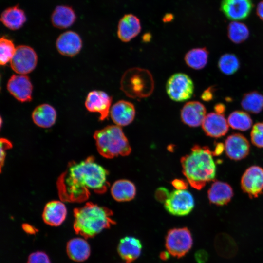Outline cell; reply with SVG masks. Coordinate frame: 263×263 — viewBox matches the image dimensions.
<instances>
[{"instance_id":"cell-12","label":"cell","mask_w":263,"mask_h":263,"mask_svg":"<svg viewBox=\"0 0 263 263\" xmlns=\"http://www.w3.org/2000/svg\"><path fill=\"white\" fill-rule=\"evenodd\" d=\"M33 88L30 78L25 75H13L7 84L10 94L21 102L32 100Z\"/></svg>"},{"instance_id":"cell-31","label":"cell","mask_w":263,"mask_h":263,"mask_svg":"<svg viewBox=\"0 0 263 263\" xmlns=\"http://www.w3.org/2000/svg\"><path fill=\"white\" fill-rule=\"evenodd\" d=\"M227 36L229 39L235 44L245 41L249 36L247 26L242 22L233 21L227 27Z\"/></svg>"},{"instance_id":"cell-34","label":"cell","mask_w":263,"mask_h":263,"mask_svg":"<svg viewBox=\"0 0 263 263\" xmlns=\"http://www.w3.org/2000/svg\"><path fill=\"white\" fill-rule=\"evenodd\" d=\"M250 136L253 144L263 148V122H258L253 125Z\"/></svg>"},{"instance_id":"cell-28","label":"cell","mask_w":263,"mask_h":263,"mask_svg":"<svg viewBox=\"0 0 263 263\" xmlns=\"http://www.w3.org/2000/svg\"><path fill=\"white\" fill-rule=\"evenodd\" d=\"M209 52L205 48H196L190 50L185 56L187 65L195 70L204 68L207 64Z\"/></svg>"},{"instance_id":"cell-9","label":"cell","mask_w":263,"mask_h":263,"mask_svg":"<svg viewBox=\"0 0 263 263\" xmlns=\"http://www.w3.org/2000/svg\"><path fill=\"white\" fill-rule=\"evenodd\" d=\"M10 63L14 72L18 75H25L35 69L38 63V56L30 46L19 45L16 47L15 54Z\"/></svg>"},{"instance_id":"cell-2","label":"cell","mask_w":263,"mask_h":263,"mask_svg":"<svg viewBox=\"0 0 263 263\" xmlns=\"http://www.w3.org/2000/svg\"><path fill=\"white\" fill-rule=\"evenodd\" d=\"M214 153L206 146L195 145L181 159L183 173L193 188L200 190L216 175Z\"/></svg>"},{"instance_id":"cell-5","label":"cell","mask_w":263,"mask_h":263,"mask_svg":"<svg viewBox=\"0 0 263 263\" xmlns=\"http://www.w3.org/2000/svg\"><path fill=\"white\" fill-rule=\"evenodd\" d=\"M121 89L129 97L145 98L150 96L154 89V81L147 70L132 68L126 71L121 79Z\"/></svg>"},{"instance_id":"cell-33","label":"cell","mask_w":263,"mask_h":263,"mask_svg":"<svg viewBox=\"0 0 263 263\" xmlns=\"http://www.w3.org/2000/svg\"><path fill=\"white\" fill-rule=\"evenodd\" d=\"M16 48L13 41L5 37H2L0 39V64L5 65L10 62L13 57Z\"/></svg>"},{"instance_id":"cell-37","label":"cell","mask_w":263,"mask_h":263,"mask_svg":"<svg viewBox=\"0 0 263 263\" xmlns=\"http://www.w3.org/2000/svg\"><path fill=\"white\" fill-rule=\"evenodd\" d=\"M214 89L210 87L205 90L201 95V99L205 101H209L214 97Z\"/></svg>"},{"instance_id":"cell-27","label":"cell","mask_w":263,"mask_h":263,"mask_svg":"<svg viewBox=\"0 0 263 263\" xmlns=\"http://www.w3.org/2000/svg\"><path fill=\"white\" fill-rule=\"evenodd\" d=\"M111 194L114 200L118 202L129 201L136 194V187L131 181L121 179L115 181L111 188Z\"/></svg>"},{"instance_id":"cell-18","label":"cell","mask_w":263,"mask_h":263,"mask_svg":"<svg viewBox=\"0 0 263 263\" xmlns=\"http://www.w3.org/2000/svg\"><path fill=\"white\" fill-rule=\"evenodd\" d=\"M110 114L115 125L120 127L127 126L134 120L135 107L129 101L119 100L111 107Z\"/></svg>"},{"instance_id":"cell-35","label":"cell","mask_w":263,"mask_h":263,"mask_svg":"<svg viewBox=\"0 0 263 263\" xmlns=\"http://www.w3.org/2000/svg\"><path fill=\"white\" fill-rule=\"evenodd\" d=\"M27 263H51V262L46 253L41 251H37L29 256Z\"/></svg>"},{"instance_id":"cell-21","label":"cell","mask_w":263,"mask_h":263,"mask_svg":"<svg viewBox=\"0 0 263 263\" xmlns=\"http://www.w3.org/2000/svg\"><path fill=\"white\" fill-rule=\"evenodd\" d=\"M142 249L141 241L133 236L122 238L117 246V251L120 257L127 263L136 260L140 255Z\"/></svg>"},{"instance_id":"cell-19","label":"cell","mask_w":263,"mask_h":263,"mask_svg":"<svg viewBox=\"0 0 263 263\" xmlns=\"http://www.w3.org/2000/svg\"><path fill=\"white\" fill-rule=\"evenodd\" d=\"M67 214V209L63 201L53 200L48 202L45 206L42 218L47 225L58 226L65 221Z\"/></svg>"},{"instance_id":"cell-4","label":"cell","mask_w":263,"mask_h":263,"mask_svg":"<svg viewBox=\"0 0 263 263\" xmlns=\"http://www.w3.org/2000/svg\"><path fill=\"white\" fill-rule=\"evenodd\" d=\"M94 138L97 151L105 158L127 156L131 152L127 138L121 127L116 125H109L96 131Z\"/></svg>"},{"instance_id":"cell-11","label":"cell","mask_w":263,"mask_h":263,"mask_svg":"<svg viewBox=\"0 0 263 263\" xmlns=\"http://www.w3.org/2000/svg\"><path fill=\"white\" fill-rule=\"evenodd\" d=\"M241 185L250 197H257L263 190V169L258 166L248 168L242 175Z\"/></svg>"},{"instance_id":"cell-8","label":"cell","mask_w":263,"mask_h":263,"mask_svg":"<svg viewBox=\"0 0 263 263\" xmlns=\"http://www.w3.org/2000/svg\"><path fill=\"white\" fill-rule=\"evenodd\" d=\"M194 206L192 194L186 189H176L168 194L164 201V207L171 214L183 216L188 214Z\"/></svg>"},{"instance_id":"cell-14","label":"cell","mask_w":263,"mask_h":263,"mask_svg":"<svg viewBox=\"0 0 263 263\" xmlns=\"http://www.w3.org/2000/svg\"><path fill=\"white\" fill-rule=\"evenodd\" d=\"M225 150L231 159L240 160L248 154L250 145L247 139L240 133H234L227 137L225 141Z\"/></svg>"},{"instance_id":"cell-39","label":"cell","mask_w":263,"mask_h":263,"mask_svg":"<svg viewBox=\"0 0 263 263\" xmlns=\"http://www.w3.org/2000/svg\"><path fill=\"white\" fill-rule=\"evenodd\" d=\"M256 14L258 17L263 21V0L260 1L256 8Z\"/></svg>"},{"instance_id":"cell-42","label":"cell","mask_w":263,"mask_h":263,"mask_svg":"<svg viewBox=\"0 0 263 263\" xmlns=\"http://www.w3.org/2000/svg\"><path fill=\"white\" fill-rule=\"evenodd\" d=\"M172 19V15L168 14L165 16V17H164L163 20L164 21H170Z\"/></svg>"},{"instance_id":"cell-3","label":"cell","mask_w":263,"mask_h":263,"mask_svg":"<svg viewBox=\"0 0 263 263\" xmlns=\"http://www.w3.org/2000/svg\"><path fill=\"white\" fill-rule=\"evenodd\" d=\"M113 211L108 208L87 202L74 210V229L85 239L93 238L115 224Z\"/></svg>"},{"instance_id":"cell-20","label":"cell","mask_w":263,"mask_h":263,"mask_svg":"<svg viewBox=\"0 0 263 263\" xmlns=\"http://www.w3.org/2000/svg\"><path fill=\"white\" fill-rule=\"evenodd\" d=\"M140 20L132 14L125 15L119 20L117 27V36L123 42H129L140 32Z\"/></svg>"},{"instance_id":"cell-30","label":"cell","mask_w":263,"mask_h":263,"mask_svg":"<svg viewBox=\"0 0 263 263\" xmlns=\"http://www.w3.org/2000/svg\"><path fill=\"white\" fill-rule=\"evenodd\" d=\"M227 122L232 129L241 131L248 130L252 125L250 116L247 113L242 111L232 112L228 117Z\"/></svg>"},{"instance_id":"cell-24","label":"cell","mask_w":263,"mask_h":263,"mask_svg":"<svg viewBox=\"0 0 263 263\" xmlns=\"http://www.w3.org/2000/svg\"><path fill=\"white\" fill-rule=\"evenodd\" d=\"M68 257L75 262H83L87 260L91 253L88 242L81 238H75L68 241L66 245Z\"/></svg>"},{"instance_id":"cell-17","label":"cell","mask_w":263,"mask_h":263,"mask_svg":"<svg viewBox=\"0 0 263 263\" xmlns=\"http://www.w3.org/2000/svg\"><path fill=\"white\" fill-rule=\"evenodd\" d=\"M228 126L224 114L213 112L206 115L202 124L205 133L214 138L224 136L228 131Z\"/></svg>"},{"instance_id":"cell-29","label":"cell","mask_w":263,"mask_h":263,"mask_svg":"<svg viewBox=\"0 0 263 263\" xmlns=\"http://www.w3.org/2000/svg\"><path fill=\"white\" fill-rule=\"evenodd\" d=\"M242 108L252 113H259L263 110V95L258 91L245 93L241 100Z\"/></svg>"},{"instance_id":"cell-25","label":"cell","mask_w":263,"mask_h":263,"mask_svg":"<svg viewBox=\"0 0 263 263\" xmlns=\"http://www.w3.org/2000/svg\"><path fill=\"white\" fill-rule=\"evenodd\" d=\"M0 20L7 28L12 30L20 29L26 20L24 11L18 6L9 7L1 13Z\"/></svg>"},{"instance_id":"cell-38","label":"cell","mask_w":263,"mask_h":263,"mask_svg":"<svg viewBox=\"0 0 263 263\" xmlns=\"http://www.w3.org/2000/svg\"><path fill=\"white\" fill-rule=\"evenodd\" d=\"M172 184L176 189L179 190L186 189L188 186L187 183L181 179H175Z\"/></svg>"},{"instance_id":"cell-22","label":"cell","mask_w":263,"mask_h":263,"mask_svg":"<svg viewBox=\"0 0 263 263\" xmlns=\"http://www.w3.org/2000/svg\"><path fill=\"white\" fill-rule=\"evenodd\" d=\"M56 112L51 105L44 103L37 106L32 113L34 123L38 126L48 128L53 126L56 120Z\"/></svg>"},{"instance_id":"cell-13","label":"cell","mask_w":263,"mask_h":263,"mask_svg":"<svg viewBox=\"0 0 263 263\" xmlns=\"http://www.w3.org/2000/svg\"><path fill=\"white\" fill-rule=\"evenodd\" d=\"M253 8L252 0H222L221 10L229 19L237 21L246 19Z\"/></svg>"},{"instance_id":"cell-36","label":"cell","mask_w":263,"mask_h":263,"mask_svg":"<svg viewBox=\"0 0 263 263\" xmlns=\"http://www.w3.org/2000/svg\"><path fill=\"white\" fill-rule=\"evenodd\" d=\"M12 147L11 143L7 139L3 138L0 139V167L1 169L5 160L6 151Z\"/></svg>"},{"instance_id":"cell-7","label":"cell","mask_w":263,"mask_h":263,"mask_svg":"<svg viewBox=\"0 0 263 263\" xmlns=\"http://www.w3.org/2000/svg\"><path fill=\"white\" fill-rule=\"evenodd\" d=\"M166 92L171 99L183 102L190 99L193 94L194 86L191 78L182 73L172 75L168 80Z\"/></svg>"},{"instance_id":"cell-6","label":"cell","mask_w":263,"mask_h":263,"mask_svg":"<svg viewBox=\"0 0 263 263\" xmlns=\"http://www.w3.org/2000/svg\"><path fill=\"white\" fill-rule=\"evenodd\" d=\"M192 244L191 233L187 227L171 229L166 236L165 246L167 251L177 258L184 256L190 250Z\"/></svg>"},{"instance_id":"cell-15","label":"cell","mask_w":263,"mask_h":263,"mask_svg":"<svg viewBox=\"0 0 263 263\" xmlns=\"http://www.w3.org/2000/svg\"><path fill=\"white\" fill-rule=\"evenodd\" d=\"M56 47L63 56L72 57L78 54L82 47L80 36L75 32L68 31L61 34L56 40Z\"/></svg>"},{"instance_id":"cell-1","label":"cell","mask_w":263,"mask_h":263,"mask_svg":"<svg viewBox=\"0 0 263 263\" xmlns=\"http://www.w3.org/2000/svg\"><path fill=\"white\" fill-rule=\"evenodd\" d=\"M108 171L90 156L79 162H70L56 182L61 201L81 203L86 201L92 192L105 193L109 186Z\"/></svg>"},{"instance_id":"cell-16","label":"cell","mask_w":263,"mask_h":263,"mask_svg":"<svg viewBox=\"0 0 263 263\" xmlns=\"http://www.w3.org/2000/svg\"><path fill=\"white\" fill-rule=\"evenodd\" d=\"M205 106L200 102L191 101L186 103L181 110L182 122L191 127H197L202 124L206 116Z\"/></svg>"},{"instance_id":"cell-32","label":"cell","mask_w":263,"mask_h":263,"mask_svg":"<svg viewBox=\"0 0 263 263\" xmlns=\"http://www.w3.org/2000/svg\"><path fill=\"white\" fill-rule=\"evenodd\" d=\"M240 61L236 55L225 53L221 56L218 62V66L224 74L230 75L235 74L239 69Z\"/></svg>"},{"instance_id":"cell-41","label":"cell","mask_w":263,"mask_h":263,"mask_svg":"<svg viewBox=\"0 0 263 263\" xmlns=\"http://www.w3.org/2000/svg\"><path fill=\"white\" fill-rule=\"evenodd\" d=\"M169 255H170V254L168 251L167 252H163L160 254V257L162 260H165L168 259L169 256Z\"/></svg>"},{"instance_id":"cell-23","label":"cell","mask_w":263,"mask_h":263,"mask_svg":"<svg viewBox=\"0 0 263 263\" xmlns=\"http://www.w3.org/2000/svg\"><path fill=\"white\" fill-rule=\"evenodd\" d=\"M233 192L231 186L223 182L215 181L208 191V198L210 203L223 206L231 200Z\"/></svg>"},{"instance_id":"cell-10","label":"cell","mask_w":263,"mask_h":263,"mask_svg":"<svg viewBox=\"0 0 263 263\" xmlns=\"http://www.w3.org/2000/svg\"><path fill=\"white\" fill-rule=\"evenodd\" d=\"M112 97L106 92L100 90L90 92L86 97L85 106L90 112L99 114V120L103 121L109 116Z\"/></svg>"},{"instance_id":"cell-26","label":"cell","mask_w":263,"mask_h":263,"mask_svg":"<svg viewBox=\"0 0 263 263\" xmlns=\"http://www.w3.org/2000/svg\"><path fill=\"white\" fill-rule=\"evenodd\" d=\"M76 15L74 10L69 6H57L51 16V21L54 26L59 29L70 27L76 20Z\"/></svg>"},{"instance_id":"cell-40","label":"cell","mask_w":263,"mask_h":263,"mask_svg":"<svg viewBox=\"0 0 263 263\" xmlns=\"http://www.w3.org/2000/svg\"><path fill=\"white\" fill-rule=\"evenodd\" d=\"M214 107L215 113L220 114H223L226 109L225 105L222 103H217Z\"/></svg>"}]
</instances>
